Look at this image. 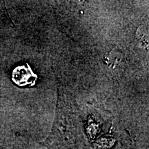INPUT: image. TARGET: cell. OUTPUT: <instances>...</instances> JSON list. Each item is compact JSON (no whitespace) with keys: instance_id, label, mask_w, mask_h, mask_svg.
I'll use <instances>...</instances> for the list:
<instances>
[{"instance_id":"6da1fadb","label":"cell","mask_w":149,"mask_h":149,"mask_svg":"<svg viewBox=\"0 0 149 149\" xmlns=\"http://www.w3.org/2000/svg\"><path fill=\"white\" fill-rule=\"evenodd\" d=\"M51 133L43 144L49 149H79L77 130L72 108L59 98Z\"/></svg>"}]
</instances>
